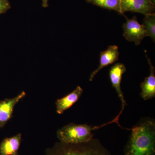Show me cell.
Instances as JSON below:
<instances>
[{
	"label": "cell",
	"instance_id": "1",
	"mask_svg": "<svg viewBox=\"0 0 155 155\" xmlns=\"http://www.w3.org/2000/svg\"><path fill=\"white\" fill-rule=\"evenodd\" d=\"M124 155H155V122L142 118L131 129Z\"/></svg>",
	"mask_w": 155,
	"mask_h": 155
},
{
	"label": "cell",
	"instance_id": "2",
	"mask_svg": "<svg viewBox=\"0 0 155 155\" xmlns=\"http://www.w3.org/2000/svg\"><path fill=\"white\" fill-rule=\"evenodd\" d=\"M102 127V125L93 127L86 124L70 123L60 128L57 132V136L61 142L66 144L85 143L93 138L92 130Z\"/></svg>",
	"mask_w": 155,
	"mask_h": 155
},
{
	"label": "cell",
	"instance_id": "3",
	"mask_svg": "<svg viewBox=\"0 0 155 155\" xmlns=\"http://www.w3.org/2000/svg\"><path fill=\"white\" fill-rule=\"evenodd\" d=\"M51 155H111L99 140L93 138L85 143L66 144L61 143Z\"/></svg>",
	"mask_w": 155,
	"mask_h": 155
},
{
	"label": "cell",
	"instance_id": "4",
	"mask_svg": "<svg viewBox=\"0 0 155 155\" xmlns=\"http://www.w3.org/2000/svg\"><path fill=\"white\" fill-rule=\"evenodd\" d=\"M127 21L123 25V36L127 40L134 42L138 45L148 34L143 25L140 24L136 16L132 19H129L126 17Z\"/></svg>",
	"mask_w": 155,
	"mask_h": 155
},
{
	"label": "cell",
	"instance_id": "5",
	"mask_svg": "<svg viewBox=\"0 0 155 155\" xmlns=\"http://www.w3.org/2000/svg\"><path fill=\"white\" fill-rule=\"evenodd\" d=\"M126 71V68L124 64L121 63H117L114 65L109 71L110 80L112 86L116 89L118 97L122 103V109L119 114L116 116L115 119L119 120L120 115L122 114L124 108L127 105V103L125 101L124 95L121 87V83L122 81V75Z\"/></svg>",
	"mask_w": 155,
	"mask_h": 155
},
{
	"label": "cell",
	"instance_id": "6",
	"mask_svg": "<svg viewBox=\"0 0 155 155\" xmlns=\"http://www.w3.org/2000/svg\"><path fill=\"white\" fill-rule=\"evenodd\" d=\"M121 7L122 14L127 11L144 16L155 13V4L149 0H121Z\"/></svg>",
	"mask_w": 155,
	"mask_h": 155
},
{
	"label": "cell",
	"instance_id": "7",
	"mask_svg": "<svg viewBox=\"0 0 155 155\" xmlns=\"http://www.w3.org/2000/svg\"><path fill=\"white\" fill-rule=\"evenodd\" d=\"M25 95L26 93L23 91L14 98L0 101V129L4 127L12 118L15 106Z\"/></svg>",
	"mask_w": 155,
	"mask_h": 155
},
{
	"label": "cell",
	"instance_id": "8",
	"mask_svg": "<svg viewBox=\"0 0 155 155\" xmlns=\"http://www.w3.org/2000/svg\"><path fill=\"white\" fill-rule=\"evenodd\" d=\"M119 55V48L115 45L110 46L106 51L101 52L100 54L99 66L91 74L89 78L90 81H92L98 72L104 67L118 61Z\"/></svg>",
	"mask_w": 155,
	"mask_h": 155
},
{
	"label": "cell",
	"instance_id": "9",
	"mask_svg": "<svg viewBox=\"0 0 155 155\" xmlns=\"http://www.w3.org/2000/svg\"><path fill=\"white\" fill-rule=\"evenodd\" d=\"M148 63L150 66V74L145 78L144 81L140 84L141 92L140 96L145 101L151 99L155 97V69L152 64L151 61L147 57Z\"/></svg>",
	"mask_w": 155,
	"mask_h": 155
},
{
	"label": "cell",
	"instance_id": "10",
	"mask_svg": "<svg viewBox=\"0 0 155 155\" xmlns=\"http://www.w3.org/2000/svg\"><path fill=\"white\" fill-rule=\"evenodd\" d=\"M83 92L82 88L78 86L69 94L57 100L55 103L57 113L58 114H63L78 101Z\"/></svg>",
	"mask_w": 155,
	"mask_h": 155
},
{
	"label": "cell",
	"instance_id": "11",
	"mask_svg": "<svg viewBox=\"0 0 155 155\" xmlns=\"http://www.w3.org/2000/svg\"><path fill=\"white\" fill-rule=\"evenodd\" d=\"M21 134L4 139L0 144V155H19L21 142Z\"/></svg>",
	"mask_w": 155,
	"mask_h": 155
},
{
	"label": "cell",
	"instance_id": "12",
	"mask_svg": "<svg viewBox=\"0 0 155 155\" xmlns=\"http://www.w3.org/2000/svg\"><path fill=\"white\" fill-rule=\"evenodd\" d=\"M87 3L107 10H113L122 14L121 0H85Z\"/></svg>",
	"mask_w": 155,
	"mask_h": 155
},
{
	"label": "cell",
	"instance_id": "13",
	"mask_svg": "<svg viewBox=\"0 0 155 155\" xmlns=\"http://www.w3.org/2000/svg\"><path fill=\"white\" fill-rule=\"evenodd\" d=\"M142 25L153 41H155V14H149L145 16Z\"/></svg>",
	"mask_w": 155,
	"mask_h": 155
},
{
	"label": "cell",
	"instance_id": "14",
	"mask_svg": "<svg viewBox=\"0 0 155 155\" xmlns=\"http://www.w3.org/2000/svg\"><path fill=\"white\" fill-rule=\"evenodd\" d=\"M11 8L9 0H0V15L5 14Z\"/></svg>",
	"mask_w": 155,
	"mask_h": 155
},
{
	"label": "cell",
	"instance_id": "15",
	"mask_svg": "<svg viewBox=\"0 0 155 155\" xmlns=\"http://www.w3.org/2000/svg\"><path fill=\"white\" fill-rule=\"evenodd\" d=\"M42 6L44 8L48 7V0H42Z\"/></svg>",
	"mask_w": 155,
	"mask_h": 155
},
{
	"label": "cell",
	"instance_id": "16",
	"mask_svg": "<svg viewBox=\"0 0 155 155\" xmlns=\"http://www.w3.org/2000/svg\"><path fill=\"white\" fill-rule=\"evenodd\" d=\"M150 2H151L152 3H153V4H155V0H149Z\"/></svg>",
	"mask_w": 155,
	"mask_h": 155
}]
</instances>
